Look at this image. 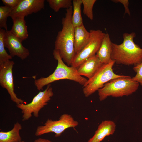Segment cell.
<instances>
[{
  "mask_svg": "<svg viewBox=\"0 0 142 142\" xmlns=\"http://www.w3.org/2000/svg\"><path fill=\"white\" fill-rule=\"evenodd\" d=\"M72 6L66 10L62 20V28L55 42V49L58 50L63 60L68 66L71 65L75 55L74 47V28L72 21Z\"/></svg>",
  "mask_w": 142,
  "mask_h": 142,
  "instance_id": "1",
  "label": "cell"
},
{
  "mask_svg": "<svg viewBox=\"0 0 142 142\" xmlns=\"http://www.w3.org/2000/svg\"><path fill=\"white\" fill-rule=\"evenodd\" d=\"M135 32L127 33L123 34V41L120 44H112L111 58L115 63L127 65L135 66L142 60V48L136 44L133 39Z\"/></svg>",
  "mask_w": 142,
  "mask_h": 142,
  "instance_id": "2",
  "label": "cell"
},
{
  "mask_svg": "<svg viewBox=\"0 0 142 142\" xmlns=\"http://www.w3.org/2000/svg\"><path fill=\"white\" fill-rule=\"evenodd\" d=\"M53 55L57 61V65L54 72L47 77H41L35 79L34 85L37 89L41 91L45 86L55 81L63 79H68L76 82L84 86L88 79L80 75L77 69L66 65L64 62L59 52L54 49Z\"/></svg>",
  "mask_w": 142,
  "mask_h": 142,
  "instance_id": "3",
  "label": "cell"
},
{
  "mask_svg": "<svg viewBox=\"0 0 142 142\" xmlns=\"http://www.w3.org/2000/svg\"><path fill=\"white\" fill-rule=\"evenodd\" d=\"M139 83L133 80L128 76L115 78L106 83L98 91L100 101L108 97H114L128 96L135 92L138 89Z\"/></svg>",
  "mask_w": 142,
  "mask_h": 142,
  "instance_id": "4",
  "label": "cell"
},
{
  "mask_svg": "<svg viewBox=\"0 0 142 142\" xmlns=\"http://www.w3.org/2000/svg\"><path fill=\"white\" fill-rule=\"evenodd\" d=\"M115 63L114 61L112 60L108 63L103 64L92 77L88 79L83 87V91L85 97H88L98 91L110 80L124 76L114 72L113 67Z\"/></svg>",
  "mask_w": 142,
  "mask_h": 142,
  "instance_id": "5",
  "label": "cell"
},
{
  "mask_svg": "<svg viewBox=\"0 0 142 142\" xmlns=\"http://www.w3.org/2000/svg\"><path fill=\"white\" fill-rule=\"evenodd\" d=\"M53 94V89L50 84L47 85L44 90L40 91L30 103L17 105V107L21 110L23 114L22 120L24 121L29 120L32 117V113L34 117H38L40 111L47 104Z\"/></svg>",
  "mask_w": 142,
  "mask_h": 142,
  "instance_id": "6",
  "label": "cell"
},
{
  "mask_svg": "<svg viewBox=\"0 0 142 142\" xmlns=\"http://www.w3.org/2000/svg\"><path fill=\"white\" fill-rule=\"evenodd\" d=\"M79 123L74 120L71 115L64 114L58 120L53 121L48 119L43 125L37 127L35 133L36 136H41L49 133H54L55 137L60 136L66 129L77 126Z\"/></svg>",
  "mask_w": 142,
  "mask_h": 142,
  "instance_id": "7",
  "label": "cell"
},
{
  "mask_svg": "<svg viewBox=\"0 0 142 142\" xmlns=\"http://www.w3.org/2000/svg\"><path fill=\"white\" fill-rule=\"evenodd\" d=\"M90 37L84 47L76 54L71 66L77 68L88 58L96 55L105 34L99 29L91 30L89 31Z\"/></svg>",
  "mask_w": 142,
  "mask_h": 142,
  "instance_id": "8",
  "label": "cell"
},
{
  "mask_svg": "<svg viewBox=\"0 0 142 142\" xmlns=\"http://www.w3.org/2000/svg\"><path fill=\"white\" fill-rule=\"evenodd\" d=\"M14 62L9 60L0 63V85L5 89L10 95L11 100L17 105L24 103V101L18 98L14 91L12 68Z\"/></svg>",
  "mask_w": 142,
  "mask_h": 142,
  "instance_id": "9",
  "label": "cell"
},
{
  "mask_svg": "<svg viewBox=\"0 0 142 142\" xmlns=\"http://www.w3.org/2000/svg\"><path fill=\"white\" fill-rule=\"evenodd\" d=\"M22 42L10 31H6L4 37V46L12 57L16 56L23 60L29 55V50L23 45Z\"/></svg>",
  "mask_w": 142,
  "mask_h": 142,
  "instance_id": "10",
  "label": "cell"
},
{
  "mask_svg": "<svg viewBox=\"0 0 142 142\" xmlns=\"http://www.w3.org/2000/svg\"><path fill=\"white\" fill-rule=\"evenodd\" d=\"M44 0H21L17 6L12 9L10 17H25L40 11L44 7Z\"/></svg>",
  "mask_w": 142,
  "mask_h": 142,
  "instance_id": "11",
  "label": "cell"
},
{
  "mask_svg": "<svg viewBox=\"0 0 142 142\" xmlns=\"http://www.w3.org/2000/svg\"><path fill=\"white\" fill-rule=\"evenodd\" d=\"M96 55L86 59L77 69L79 74L90 78L103 64Z\"/></svg>",
  "mask_w": 142,
  "mask_h": 142,
  "instance_id": "12",
  "label": "cell"
},
{
  "mask_svg": "<svg viewBox=\"0 0 142 142\" xmlns=\"http://www.w3.org/2000/svg\"><path fill=\"white\" fill-rule=\"evenodd\" d=\"M116 127L115 123L112 121L106 120L102 121L94 136L87 142H100L106 136L113 134Z\"/></svg>",
  "mask_w": 142,
  "mask_h": 142,
  "instance_id": "13",
  "label": "cell"
},
{
  "mask_svg": "<svg viewBox=\"0 0 142 142\" xmlns=\"http://www.w3.org/2000/svg\"><path fill=\"white\" fill-rule=\"evenodd\" d=\"M90 37V32L87 30L83 24L74 28V47L76 54L84 47Z\"/></svg>",
  "mask_w": 142,
  "mask_h": 142,
  "instance_id": "14",
  "label": "cell"
},
{
  "mask_svg": "<svg viewBox=\"0 0 142 142\" xmlns=\"http://www.w3.org/2000/svg\"><path fill=\"white\" fill-rule=\"evenodd\" d=\"M109 35L105 33L96 55L103 64L109 63L111 60L112 44Z\"/></svg>",
  "mask_w": 142,
  "mask_h": 142,
  "instance_id": "15",
  "label": "cell"
},
{
  "mask_svg": "<svg viewBox=\"0 0 142 142\" xmlns=\"http://www.w3.org/2000/svg\"><path fill=\"white\" fill-rule=\"evenodd\" d=\"M24 17H15L11 18L13 25L11 32L20 39L22 42L26 40L28 37L27 26Z\"/></svg>",
  "mask_w": 142,
  "mask_h": 142,
  "instance_id": "16",
  "label": "cell"
},
{
  "mask_svg": "<svg viewBox=\"0 0 142 142\" xmlns=\"http://www.w3.org/2000/svg\"><path fill=\"white\" fill-rule=\"evenodd\" d=\"M22 129L21 124L17 122L9 131L0 132V142H21V138L19 132Z\"/></svg>",
  "mask_w": 142,
  "mask_h": 142,
  "instance_id": "17",
  "label": "cell"
},
{
  "mask_svg": "<svg viewBox=\"0 0 142 142\" xmlns=\"http://www.w3.org/2000/svg\"><path fill=\"white\" fill-rule=\"evenodd\" d=\"M73 12L72 21L74 28L83 24L81 15V7L82 3V0H73Z\"/></svg>",
  "mask_w": 142,
  "mask_h": 142,
  "instance_id": "18",
  "label": "cell"
},
{
  "mask_svg": "<svg viewBox=\"0 0 142 142\" xmlns=\"http://www.w3.org/2000/svg\"><path fill=\"white\" fill-rule=\"evenodd\" d=\"M50 8L56 12L62 8L68 9L72 6L71 0H47Z\"/></svg>",
  "mask_w": 142,
  "mask_h": 142,
  "instance_id": "19",
  "label": "cell"
},
{
  "mask_svg": "<svg viewBox=\"0 0 142 142\" xmlns=\"http://www.w3.org/2000/svg\"><path fill=\"white\" fill-rule=\"evenodd\" d=\"M6 31L5 30L0 28V63L10 60L12 58L5 49L4 37Z\"/></svg>",
  "mask_w": 142,
  "mask_h": 142,
  "instance_id": "20",
  "label": "cell"
},
{
  "mask_svg": "<svg viewBox=\"0 0 142 142\" xmlns=\"http://www.w3.org/2000/svg\"><path fill=\"white\" fill-rule=\"evenodd\" d=\"M12 9L6 6L0 7V28H4L7 30V18L10 16Z\"/></svg>",
  "mask_w": 142,
  "mask_h": 142,
  "instance_id": "21",
  "label": "cell"
},
{
  "mask_svg": "<svg viewBox=\"0 0 142 142\" xmlns=\"http://www.w3.org/2000/svg\"><path fill=\"white\" fill-rule=\"evenodd\" d=\"M83 5V13L90 20L93 18V8L96 0H82Z\"/></svg>",
  "mask_w": 142,
  "mask_h": 142,
  "instance_id": "22",
  "label": "cell"
},
{
  "mask_svg": "<svg viewBox=\"0 0 142 142\" xmlns=\"http://www.w3.org/2000/svg\"><path fill=\"white\" fill-rule=\"evenodd\" d=\"M133 69L136 74L132 78V79L142 86V60L139 64L134 67Z\"/></svg>",
  "mask_w": 142,
  "mask_h": 142,
  "instance_id": "23",
  "label": "cell"
},
{
  "mask_svg": "<svg viewBox=\"0 0 142 142\" xmlns=\"http://www.w3.org/2000/svg\"><path fill=\"white\" fill-rule=\"evenodd\" d=\"M21 0H2L5 6L12 8H15L19 3Z\"/></svg>",
  "mask_w": 142,
  "mask_h": 142,
  "instance_id": "24",
  "label": "cell"
},
{
  "mask_svg": "<svg viewBox=\"0 0 142 142\" xmlns=\"http://www.w3.org/2000/svg\"><path fill=\"white\" fill-rule=\"evenodd\" d=\"M112 1L116 3H120L123 5L125 9V14H127L130 16V12L129 8V1L128 0H114Z\"/></svg>",
  "mask_w": 142,
  "mask_h": 142,
  "instance_id": "25",
  "label": "cell"
},
{
  "mask_svg": "<svg viewBox=\"0 0 142 142\" xmlns=\"http://www.w3.org/2000/svg\"><path fill=\"white\" fill-rule=\"evenodd\" d=\"M34 142H53L51 141L45 139L39 138L36 140Z\"/></svg>",
  "mask_w": 142,
  "mask_h": 142,
  "instance_id": "26",
  "label": "cell"
},
{
  "mask_svg": "<svg viewBox=\"0 0 142 142\" xmlns=\"http://www.w3.org/2000/svg\"><path fill=\"white\" fill-rule=\"evenodd\" d=\"M21 142H25V141H21Z\"/></svg>",
  "mask_w": 142,
  "mask_h": 142,
  "instance_id": "27",
  "label": "cell"
}]
</instances>
